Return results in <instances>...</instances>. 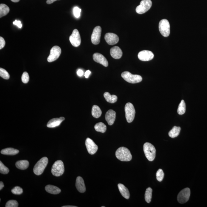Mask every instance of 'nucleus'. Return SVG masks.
Listing matches in <instances>:
<instances>
[{"label":"nucleus","instance_id":"obj_15","mask_svg":"<svg viewBox=\"0 0 207 207\" xmlns=\"http://www.w3.org/2000/svg\"><path fill=\"white\" fill-rule=\"evenodd\" d=\"M106 42L109 45H115L119 42V38L116 34L113 33H108L106 34L104 37Z\"/></svg>","mask_w":207,"mask_h":207},{"label":"nucleus","instance_id":"obj_3","mask_svg":"<svg viewBox=\"0 0 207 207\" xmlns=\"http://www.w3.org/2000/svg\"><path fill=\"white\" fill-rule=\"evenodd\" d=\"M143 151L149 161L154 160L156 156V149L152 144L148 142L145 143L143 145Z\"/></svg>","mask_w":207,"mask_h":207},{"label":"nucleus","instance_id":"obj_30","mask_svg":"<svg viewBox=\"0 0 207 207\" xmlns=\"http://www.w3.org/2000/svg\"><path fill=\"white\" fill-rule=\"evenodd\" d=\"M186 104L183 100L181 101L179 105L177 112L179 115H182L185 113L186 112Z\"/></svg>","mask_w":207,"mask_h":207},{"label":"nucleus","instance_id":"obj_16","mask_svg":"<svg viewBox=\"0 0 207 207\" xmlns=\"http://www.w3.org/2000/svg\"><path fill=\"white\" fill-rule=\"evenodd\" d=\"M93 59L95 62L102 64L105 67L108 66V62L103 55L99 53H95L93 55Z\"/></svg>","mask_w":207,"mask_h":207},{"label":"nucleus","instance_id":"obj_13","mask_svg":"<svg viewBox=\"0 0 207 207\" xmlns=\"http://www.w3.org/2000/svg\"><path fill=\"white\" fill-rule=\"evenodd\" d=\"M85 145L87 150L90 154H95L98 150V146L91 138H88L86 139Z\"/></svg>","mask_w":207,"mask_h":207},{"label":"nucleus","instance_id":"obj_8","mask_svg":"<svg viewBox=\"0 0 207 207\" xmlns=\"http://www.w3.org/2000/svg\"><path fill=\"white\" fill-rule=\"evenodd\" d=\"M152 5L151 0H142L141 1L140 4L136 8V12L138 14H143L150 9Z\"/></svg>","mask_w":207,"mask_h":207},{"label":"nucleus","instance_id":"obj_21","mask_svg":"<svg viewBox=\"0 0 207 207\" xmlns=\"http://www.w3.org/2000/svg\"><path fill=\"white\" fill-rule=\"evenodd\" d=\"M118 187L122 197L126 199H129L130 197V193L127 188L123 184L121 183L118 184Z\"/></svg>","mask_w":207,"mask_h":207},{"label":"nucleus","instance_id":"obj_32","mask_svg":"<svg viewBox=\"0 0 207 207\" xmlns=\"http://www.w3.org/2000/svg\"><path fill=\"white\" fill-rule=\"evenodd\" d=\"M0 76L5 80H8L10 78V75L7 71L2 68H0Z\"/></svg>","mask_w":207,"mask_h":207},{"label":"nucleus","instance_id":"obj_26","mask_svg":"<svg viewBox=\"0 0 207 207\" xmlns=\"http://www.w3.org/2000/svg\"><path fill=\"white\" fill-rule=\"evenodd\" d=\"M181 129L180 127L174 126L169 133V136L172 138H174L178 136L180 132Z\"/></svg>","mask_w":207,"mask_h":207},{"label":"nucleus","instance_id":"obj_34","mask_svg":"<svg viewBox=\"0 0 207 207\" xmlns=\"http://www.w3.org/2000/svg\"><path fill=\"white\" fill-rule=\"evenodd\" d=\"M164 176V173L162 169H159L158 170L156 173L157 179L158 181H162L163 180Z\"/></svg>","mask_w":207,"mask_h":207},{"label":"nucleus","instance_id":"obj_20","mask_svg":"<svg viewBox=\"0 0 207 207\" xmlns=\"http://www.w3.org/2000/svg\"><path fill=\"white\" fill-rule=\"evenodd\" d=\"M65 120L64 117H60V118H54L51 119L48 122L47 126L49 128H54L60 126L62 122Z\"/></svg>","mask_w":207,"mask_h":207},{"label":"nucleus","instance_id":"obj_29","mask_svg":"<svg viewBox=\"0 0 207 207\" xmlns=\"http://www.w3.org/2000/svg\"><path fill=\"white\" fill-rule=\"evenodd\" d=\"M95 128L96 131L103 133L105 132L107 130L106 125L101 122L96 123L95 125Z\"/></svg>","mask_w":207,"mask_h":207},{"label":"nucleus","instance_id":"obj_5","mask_svg":"<svg viewBox=\"0 0 207 207\" xmlns=\"http://www.w3.org/2000/svg\"><path fill=\"white\" fill-rule=\"evenodd\" d=\"M126 118L128 123L132 122L135 118V111L132 104L128 103L126 104L125 107Z\"/></svg>","mask_w":207,"mask_h":207},{"label":"nucleus","instance_id":"obj_18","mask_svg":"<svg viewBox=\"0 0 207 207\" xmlns=\"http://www.w3.org/2000/svg\"><path fill=\"white\" fill-rule=\"evenodd\" d=\"M76 186L78 191L80 193H83L85 192L86 189L85 184L82 177H77L76 180Z\"/></svg>","mask_w":207,"mask_h":207},{"label":"nucleus","instance_id":"obj_41","mask_svg":"<svg viewBox=\"0 0 207 207\" xmlns=\"http://www.w3.org/2000/svg\"><path fill=\"white\" fill-rule=\"evenodd\" d=\"M77 74L78 76H83V74H84V72H83L82 70L80 69L78 70Z\"/></svg>","mask_w":207,"mask_h":207},{"label":"nucleus","instance_id":"obj_33","mask_svg":"<svg viewBox=\"0 0 207 207\" xmlns=\"http://www.w3.org/2000/svg\"><path fill=\"white\" fill-rule=\"evenodd\" d=\"M9 170L7 167L5 166L2 162H0V173L2 174H7L9 173Z\"/></svg>","mask_w":207,"mask_h":207},{"label":"nucleus","instance_id":"obj_40","mask_svg":"<svg viewBox=\"0 0 207 207\" xmlns=\"http://www.w3.org/2000/svg\"><path fill=\"white\" fill-rule=\"evenodd\" d=\"M13 25H16L19 28L21 29L22 27V24H21V21H17V20H16L15 21H13Z\"/></svg>","mask_w":207,"mask_h":207},{"label":"nucleus","instance_id":"obj_4","mask_svg":"<svg viewBox=\"0 0 207 207\" xmlns=\"http://www.w3.org/2000/svg\"><path fill=\"white\" fill-rule=\"evenodd\" d=\"M121 76L126 81L132 84L140 82L142 80V78L140 75H132L129 72H122Z\"/></svg>","mask_w":207,"mask_h":207},{"label":"nucleus","instance_id":"obj_36","mask_svg":"<svg viewBox=\"0 0 207 207\" xmlns=\"http://www.w3.org/2000/svg\"><path fill=\"white\" fill-rule=\"evenodd\" d=\"M11 192L13 194L19 195L22 194L23 192V190L20 187L17 186L15 187L13 189H12Z\"/></svg>","mask_w":207,"mask_h":207},{"label":"nucleus","instance_id":"obj_25","mask_svg":"<svg viewBox=\"0 0 207 207\" xmlns=\"http://www.w3.org/2000/svg\"><path fill=\"white\" fill-rule=\"evenodd\" d=\"M104 96L106 101L110 103H114L116 102L118 100V97L116 95H111L108 92H105Z\"/></svg>","mask_w":207,"mask_h":207},{"label":"nucleus","instance_id":"obj_7","mask_svg":"<svg viewBox=\"0 0 207 207\" xmlns=\"http://www.w3.org/2000/svg\"><path fill=\"white\" fill-rule=\"evenodd\" d=\"M160 33L164 37H167L170 34V24L167 20L164 19L161 20L159 23Z\"/></svg>","mask_w":207,"mask_h":207},{"label":"nucleus","instance_id":"obj_17","mask_svg":"<svg viewBox=\"0 0 207 207\" xmlns=\"http://www.w3.org/2000/svg\"><path fill=\"white\" fill-rule=\"evenodd\" d=\"M116 118V112L113 110H109L106 112L105 119L108 124L111 126L114 124Z\"/></svg>","mask_w":207,"mask_h":207},{"label":"nucleus","instance_id":"obj_39","mask_svg":"<svg viewBox=\"0 0 207 207\" xmlns=\"http://www.w3.org/2000/svg\"><path fill=\"white\" fill-rule=\"evenodd\" d=\"M5 42L3 38L0 37V49L1 50L5 47Z\"/></svg>","mask_w":207,"mask_h":207},{"label":"nucleus","instance_id":"obj_9","mask_svg":"<svg viewBox=\"0 0 207 207\" xmlns=\"http://www.w3.org/2000/svg\"><path fill=\"white\" fill-rule=\"evenodd\" d=\"M190 189L188 188L181 190L177 197L178 202L181 204H183L187 202L190 197Z\"/></svg>","mask_w":207,"mask_h":207},{"label":"nucleus","instance_id":"obj_27","mask_svg":"<svg viewBox=\"0 0 207 207\" xmlns=\"http://www.w3.org/2000/svg\"><path fill=\"white\" fill-rule=\"evenodd\" d=\"M92 115L95 118H98L101 116L102 111L99 106L94 105L92 109Z\"/></svg>","mask_w":207,"mask_h":207},{"label":"nucleus","instance_id":"obj_19","mask_svg":"<svg viewBox=\"0 0 207 207\" xmlns=\"http://www.w3.org/2000/svg\"><path fill=\"white\" fill-rule=\"evenodd\" d=\"M110 54L112 57L115 59H119L121 58L122 55V52L119 47L115 46L113 47L110 50Z\"/></svg>","mask_w":207,"mask_h":207},{"label":"nucleus","instance_id":"obj_44","mask_svg":"<svg viewBox=\"0 0 207 207\" xmlns=\"http://www.w3.org/2000/svg\"><path fill=\"white\" fill-rule=\"evenodd\" d=\"M4 185L2 181H1V182H0V190H2L3 188L4 187Z\"/></svg>","mask_w":207,"mask_h":207},{"label":"nucleus","instance_id":"obj_12","mask_svg":"<svg viewBox=\"0 0 207 207\" xmlns=\"http://www.w3.org/2000/svg\"><path fill=\"white\" fill-rule=\"evenodd\" d=\"M101 32L102 29L100 26H96L94 29L91 35V40L94 45H98L100 43Z\"/></svg>","mask_w":207,"mask_h":207},{"label":"nucleus","instance_id":"obj_31","mask_svg":"<svg viewBox=\"0 0 207 207\" xmlns=\"http://www.w3.org/2000/svg\"><path fill=\"white\" fill-rule=\"evenodd\" d=\"M152 193V189L151 188L149 187L146 189V193H145V198L146 202L148 203L151 202Z\"/></svg>","mask_w":207,"mask_h":207},{"label":"nucleus","instance_id":"obj_28","mask_svg":"<svg viewBox=\"0 0 207 207\" xmlns=\"http://www.w3.org/2000/svg\"><path fill=\"white\" fill-rule=\"evenodd\" d=\"M10 11L9 8L5 4H1L0 5V17L7 15Z\"/></svg>","mask_w":207,"mask_h":207},{"label":"nucleus","instance_id":"obj_42","mask_svg":"<svg viewBox=\"0 0 207 207\" xmlns=\"http://www.w3.org/2000/svg\"><path fill=\"white\" fill-rule=\"evenodd\" d=\"M91 72L89 70H87L86 71L84 74V76L86 78H88L89 76V75L91 74Z\"/></svg>","mask_w":207,"mask_h":207},{"label":"nucleus","instance_id":"obj_45","mask_svg":"<svg viewBox=\"0 0 207 207\" xmlns=\"http://www.w3.org/2000/svg\"><path fill=\"white\" fill-rule=\"evenodd\" d=\"M77 206H63L62 207H76Z\"/></svg>","mask_w":207,"mask_h":207},{"label":"nucleus","instance_id":"obj_10","mask_svg":"<svg viewBox=\"0 0 207 207\" xmlns=\"http://www.w3.org/2000/svg\"><path fill=\"white\" fill-rule=\"evenodd\" d=\"M61 48L58 46H55L51 49L50 54L47 58L48 62H52L55 61L61 55Z\"/></svg>","mask_w":207,"mask_h":207},{"label":"nucleus","instance_id":"obj_23","mask_svg":"<svg viewBox=\"0 0 207 207\" xmlns=\"http://www.w3.org/2000/svg\"><path fill=\"white\" fill-rule=\"evenodd\" d=\"M29 165V161L26 160H22L17 161L16 163V167L20 170H24L27 169Z\"/></svg>","mask_w":207,"mask_h":207},{"label":"nucleus","instance_id":"obj_14","mask_svg":"<svg viewBox=\"0 0 207 207\" xmlns=\"http://www.w3.org/2000/svg\"><path fill=\"white\" fill-rule=\"evenodd\" d=\"M138 57L141 61H149L154 58V54L151 51L143 50L138 53Z\"/></svg>","mask_w":207,"mask_h":207},{"label":"nucleus","instance_id":"obj_11","mask_svg":"<svg viewBox=\"0 0 207 207\" xmlns=\"http://www.w3.org/2000/svg\"><path fill=\"white\" fill-rule=\"evenodd\" d=\"M69 41L74 47H78L80 45L81 39L80 33L77 29L74 30L72 34L70 36Z\"/></svg>","mask_w":207,"mask_h":207},{"label":"nucleus","instance_id":"obj_24","mask_svg":"<svg viewBox=\"0 0 207 207\" xmlns=\"http://www.w3.org/2000/svg\"><path fill=\"white\" fill-rule=\"evenodd\" d=\"M19 150L17 149L13 148H7L3 149L1 151V154L5 155H14L18 154Z\"/></svg>","mask_w":207,"mask_h":207},{"label":"nucleus","instance_id":"obj_6","mask_svg":"<svg viewBox=\"0 0 207 207\" xmlns=\"http://www.w3.org/2000/svg\"><path fill=\"white\" fill-rule=\"evenodd\" d=\"M64 163L61 160L56 161L53 164L52 168V173L54 176L60 177L64 174Z\"/></svg>","mask_w":207,"mask_h":207},{"label":"nucleus","instance_id":"obj_37","mask_svg":"<svg viewBox=\"0 0 207 207\" xmlns=\"http://www.w3.org/2000/svg\"><path fill=\"white\" fill-rule=\"evenodd\" d=\"M21 81L22 82L24 83H28L29 81V74L27 72H24L23 73L22 76H21Z\"/></svg>","mask_w":207,"mask_h":207},{"label":"nucleus","instance_id":"obj_2","mask_svg":"<svg viewBox=\"0 0 207 207\" xmlns=\"http://www.w3.org/2000/svg\"><path fill=\"white\" fill-rule=\"evenodd\" d=\"M48 158L46 157H43L38 161L33 168V172L36 175H40L44 172L48 165Z\"/></svg>","mask_w":207,"mask_h":207},{"label":"nucleus","instance_id":"obj_35","mask_svg":"<svg viewBox=\"0 0 207 207\" xmlns=\"http://www.w3.org/2000/svg\"><path fill=\"white\" fill-rule=\"evenodd\" d=\"M18 203L16 200H11L8 201L5 205L6 207H18Z\"/></svg>","mask_w":207,"mask_h":207},{"label":"nucleus","instance_id":"obj_22","mask_svg":"<svg viewBox=\"0 0 207 207\" xmlns=\"http://www.w3.org/2000/svg\"><path fill=\"white\" fill-rule=\"evenodd\" d=\"M45 189L47 192L52 194H58L61 192V189L59 188L52 185H47L45 186Z\"/></svg>","mask_w":207,"mask_h":207},{"label":"nucleus","instance_id":"obj_47","mask_svg":"<svg viewBox=\"0 0 207 207\" xmlns=\"http://www.w3.org/2000/svg\"><path fill=\"white\" fill-rule=\"evenodd\" d=\"M105 206H102V207H104Z\"/></svg>","mask_w":207,"mask_h":207},{"label":"nucleus","instance_id":"obj_43","mask_svg":"<svg viewBox=\"0 0 207 207\" xmlns=\"http://www.w3.org/2000/svg\"><path fill=\"white\" fill-rule=\"evenodd\" d=\"M56 1H58V0H47V3L49 4L53 3V2Z\"/></svg>","mask_w":207,"mask_h":207},{"label":"nucleus","instance_id":"obj_1","mask_svg":"<svg viewBox=\"0 0 207 207\" xmlns=\"http://www.w3.org/2000/svg\"><path fill=\"white\" fill-rule=\"evenodd\" d=\"M115 156L118 159L123 162H129L132 159L130 150L125 147L119 148L115 152Z\"/></svg>","mask_w":207,"mask_h":207},{"label":"nucleus","instance_id":"obj_46","mask_svg":"<svg viewBox=\"0 0 207 207\" xmlns=\"http://www.w3.org/2000/svg\"><path fill=\"white\" fill-rule=\"evenodd\" d=\"M12 2H18L20 1V0H11Z\"/></svg>","mask_w":207,"mask_h":207},{"label":"nucleus","instance_id":"obj_38","mask_svg":"<svg viewBox=\"0 0 207 207\" xmlns=\"http://www.w3.org/2000/svg\"><path fill=\"white\" fill-rule=\"evenodd\" d=\"M81 10L80 8L75 7L73 9V14L76 18H79L80 16Z\"/></svg>","mask_w":207,"mask_h":207}]
</instances>
